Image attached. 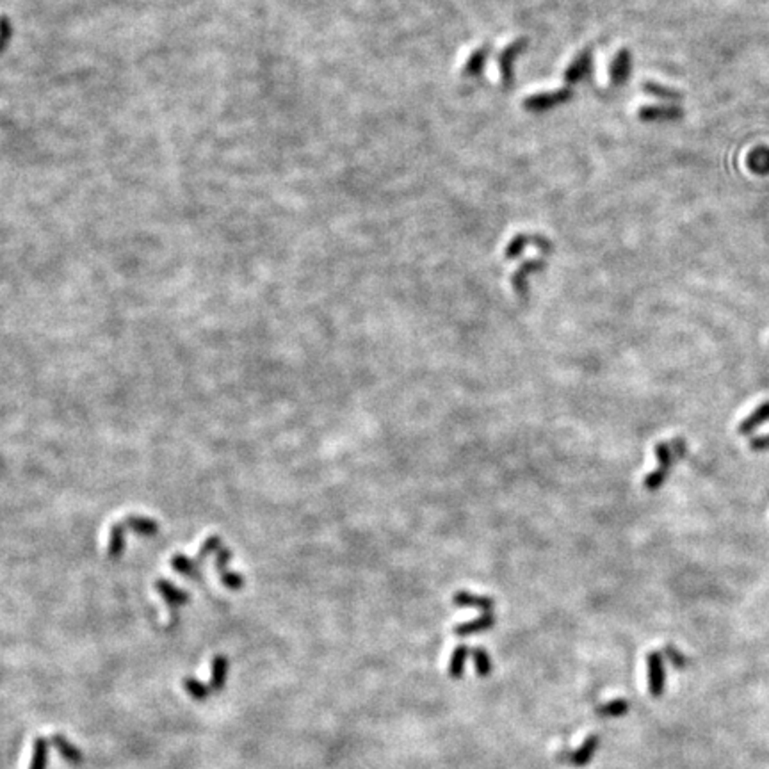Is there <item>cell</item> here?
<instances>
[{
  "label": "cell",
  "instance_id": "cell-17",
  "mask_svg": "<svg viewBox=\"0 0 769 769\" xmlns=\"http://www.w3.org/2000/svg\"><path fill=\"white\" fill-rule=\"evenodd\" d=\"M469 653H470V649L466 645H459L455 649V652H452V657H451V665H449V675H451L452 679H462L463 670H465V660L466 657H469Z\"/></svg>",
  "mask_w": 769,
  "mask_h": 769
},
{
  "label": "cell",
  "instance_id": "cell-9",
  "mask_svg": "<svg viewBox=\"0 0 769 769\" xmlns=\"http://www.w3.org/2000/svg\"><path fill=\"white\" fill-rule=\"evenodd\" d=\"M768 420H769V401H765V403H762L754 413H750V415L746 417V419L739 424L737 433L739 435H750V433H754L761 424L768 422Z\"/></svg>",
  "mask_w": 769,
  "mask_h": 769
},
{
  "label": "cell",
  "instance_id": "cell-4",
  "mask_svg": "<svg viewBox=\"0 0 769 769\" xmlns=\"http://www.w3.org/2000/svg\"><path fill=\"white\" fill-rule=\"evenodd\" d=\"M641 121H677L682 118V109L677 105H646L637 111Z\"/></svg>",
  "mask_w": 769,
  "mask_h": 769
},
{
  "label": "cell",
  "instance_id": "cell-24",
  "mask_svg": "<svg viewBox=\"0 0 769 769\" xmlns=\"http://www.w3.org/2000/svg\"><path fill=\"white\" fill-rule=\"evenodd\" d=\"M529 241H531V235H524V233H522V235H517V237L509 242L508 248H506V256H508V258H515V256H518L525 246L531 244Z\"/></svg>",
  "mask_w": 769,
  "mask_h": 769
},
{
  "label": "cell",
  "instance_id": "cell-18",
  "mask_svg": "<svg viewBox=\"0 0 769 769\" xmlns=\"http://www.w3.org/2000/svg\"><path fill=\"white\" fill-rule=\"evenodd\" d=\"M643 91L652 95V97L660 98V100H665V102H679L680 98H682V95H680L679 91L672 90V88H666V85L663 84H653V82H646V84L643 85Z\"/></svg>",
  "mask_w": 769,
  "mask_h": 769
},
{
  "label": "cell",
  "instance_id": "cell-12",
  "mask_svg": "<svg viewBox=\"0 0 769 769\" xmlns=\"http://www.w3.org/2000/svg\"><path fill=\"white\" fill-rule=\"evenodd\" d=\"M598 746H600V737H598V735H590V737L581 744L579 750L570 754V762L574 765H586L588 762L593 758Z\"/></svg>",
  "mask_w": 769,
  "mask_h": 769
},
{
  "label": "cell",
  "instance_id": "cell-23",
  "mask_svg": "<svg viewBox=\"0 0 769 769\" xmlns=\"http://www.w3.org/2000/svg\"><path fill=\"white\" fill-rule=\"evenodd\" d=\"M668 474H670V472H666V470H663V469H659V466H657V470H653L652 474H649L645 478V488L650 490V492H656V490H659L660 486L665 485Z\"/></svg>",
  "mask_w": 769,
  "mask_h": 769
},
{
  "label": "cell",
  "instance_id": "cell-13",
  "mask_svg": "<svg viewBox=\"0 0 769 769\" xmlns=\"http://www.w3.org/2000/svg\"><path fill=\"white\" fill-rule=\"evenodd\" d=\"M52 742H54V746L57 748L61 757L67 762H70V764H82V762H84L82 751L78 750L77 746L71 744L64 735H54V737H52Z\"/></svg>",
  "mask_w": 769,
  "mask_h": 769
},
{
  "label": "cell",
  "instance_id": "cell-11",
  "mask_svg": "<svg viewBox=\"0 0 769 769\" xmlns=\"http://www.w3.org/2000/svg\"><path fill=\"white\" fill-rule=\"evenodd\" d=\"M746 164L750 167V171L757 173V175H768L769 173V148L768 146H758L754 148L748 157H746Z\"/></svg>",
  "mask_w": 769,
  "mask_h": 769
},
{
  "label": "cell",
  "instance_id": "cell-21",
  "mask_svg": "<svg viewBox=\"0 0 769 769\" xmlns=\"http://www.w3.org/2000/svg\"><path fill=\"white\" fill-rule=\"evenodd\" d=\"M183 689L193 696V700H198V702H203V700H207V696L210 695L209 686H205V684L198 682V680L195 679L183 680Z\"/></svg>",
  "mask_w": 769,
  "mask_h": 769
},
{
  "label": "cell",
  "instance_id": "cell-1",
  "mask_svg": "<svg viewBox=\"0 0 769 769\" xmlns=\"http://www.w3.org/2000/svg\"><path fill=\"white\" fill-rule=\"evenodd\" d=\"M571 95H574V91H571L570 88L550 91V93L534 95V97L525 98L524 107L527 111H531V113H543V111L554 109V107H557V105L568 102L571 98Z\"/></svg>",
  "mask_w": 769,
  "mask_h": 769
},
{
  "label": "cell",
  "instance_id": "cell-3",
  "mask_svg": "<svg viewBox=\"0 0 769 769\" xmlns=\"http://www.w3.org/2000/svg\"><path fill=\"white\" fill-rule=\"evenodd\" d=\"M525 48H527V41H525V39H518V41L511 43L509 47H506L504 50H502L501 57H499V68H501L502 84H504L506 88H508V85L513 82V78H515V75H513V64H515L517 57L525 50Z\"/></svg>",
  "mask_w": 769,
  "mask_h": 769
},
{
  "label": "cell",
  "instance_id": "cell-8",
  "mask_svg": "<svg viewBox=\"0 0 769 769\" xmlns=\"http://www.w3.org/2000/svg\"><path fill=\"white\" fill-rule=\"evenodd\" d=\"M455 606L459 607H478L483 613H492L495 607V602L490 597H479V595L466 593V591H459L452 598Z\"/></svg>",
  "mask_w": 769,
  "mask_h": 769
},
{
  "label": "cell",
  "instance_id": "cell-25",
  "mask_svg": "<svg viewBox=\"0 0 769 769\" xmlns=\"http://www.w3.org/2000/svg\"><path fill=\"white\" fill-rule=\"evenodd\" d=\"M665 653H666V657H668V659H670V663H672V665L675 666V668L682 670V668H686V666H689V659H688V657L684 656L682 652H679V650H677L675 646L668 645V646H666V649H665Z\"/></svg>",
  "mask_w": 769,
  "mask_h": 769
},
{
  "label": "cell",
  "instance_id": "cell-16",
  "mask_svg": "<svg viewBox=\"0 0 769 769\" xmlns=\"http://www.w3.org/2000/svg\"><path fill=\"white\" fill-rule=\"evenodd\" d=\"M48 762V739L38 737L32 748V761L29 769H47Z\"/></svg>",
  "mask_w": 769,
  "mask_h": 769
},
{
  "label": "cell",
  "instance_id": "cell-7",
  "mask_svg": "<svg viewBox=\"0 0 769 769\" xmlns=\"http://www.w3.org/2000/svg\"><path fill=\"white\" fill-rule=\"evenodd\" d=\"M591 61H593V57H591V50L581 52L579 57L571 62L570 67H568L567 74H564V81H567V84L574 85L577 84V82L583 81L584 77H588L591 71Z\"/></svg>",
  "mask_w": 769,
  "mask_h": 769
},
{
  "label": "cell",
  "instance_id": "cell-14",
  "mask_svg": "<svg viewBox=\"0 0 769 769\" xmlns=\"http://www.w3.org/2000/svg\"><path fill=\"white\" fill-rule=\"evenodd\" d=\"M226 673H228V660L221 656L216 657V659L212 660V677H210V682H209L210 693L219 691V689L225 686Z\"/></svg>",
  "mask_w": 769,
  "mask_h": 769
},
{
  "label": "cell",
  "instance_id": "cell-2",
  "mask_svg": "<svg viewBox=\"0 0 769 769\" xmlns=\"http://www.w3.org/2000/svg\"><path fill=\"white\" fill-rule=\"evenodd\" d=\"M646 666H649V691L652 696H660L665 693V665H663V653L650 652L646 657Z\"/></svg>",
  "mask_w": 769,
  "mask_h": 769
},
{
  "label": "cell",
  "instance_id": "cell-26",
  "mask_svg": "<svg viewBox=\"0 0 769 769\" xmlns=\"http://www.w3.org/2000/svg\"><path fill=\"white\" fill-rule=\"evenodd\" d=\"M751 451H769V435L755 436L750 440Z\"/></svg>",
  "mask_w": 769,
  "mask_h": 769
},
{
  "label": "cell",
  "instance_id": "cell-5",
  "mask_svg": "<svg viewBox=\"0 0 769 769\" xmlns=\"http://www.w3.org/2000/svg\"><path fill=\"white\" fill-rule=\"evenodd\" d=\"M630 70H632V55H630V52L627 50V48H622V50L616 54V57L613 59V62H611V68H609L611 82H613L616 88L623 85L627 81H629Z\"/></svg>",
  "mask_w": 769,
  "mask_h": 769
},
{
  "label": "cell",
  "instance_id": "cell-19",
  "mask_svg": "<svg viewBox=\"0 0 769 769\" xmlns=\"http://www.w3.org/2000/svg\"><path fill=\"white\" fill-rule=\"evenodd\" d=\"M630 709V703L623 698H618L614 702L606 703V705H600L597 709V714L604 716V718H620V716H625Z\"/></svg>",
  "mask_w": 769,
  "mask_h": 769
},
{
  "label": "cell",
  "instance_id": "cell-22",
  "mask_svg": "<svg viewBox=\"0 0 769 769\" xmlns=\"http://www.w3.org/2000/svg\"><path fill=\"white\" fill-rule=\"evenodd\" d=\"M470 653H472V659H474L476 670H478L479 675L488 677L490 672H492V663H490V657L488 653H486V650L472 649L470 650Z\"/></svg>",
  "mask_w": 769,
  "mask_h": 769
},
{
  "label": "cell",
  "instance_id": "cell-15",
  "mask_svg": "<svg viewBox=\"0 0 769 769\" xmlns=\"http://www.w3.org/2000/svg\"><path fill=\"white\" fill-rule=\"evenodd\" d=\"M488 54H490V48L481 47L478 48L474 54L470 55V59L465 64V77H479V75L483 74V70H485Z\"/></svg>",
  "mask_w": 769,
  "mask_h": 769
},
{
  "label": "cell",
  "instance_id": "cell-20",
  "mask_svg": "<svg viewBox=\"0 0 769 769\" xmlns=\"http://www.w3.org/2000/svg\"><path fill=\"white\" fill-rule=\"evenodd\" d=\"M656 456L657 459H659V469L666 470V472H670L673 466V462H675V452H673L672 445L670 443H665V442H660L656 445Z\"/></svg>",
  "mask_w": 769,
  "mask_h": 769
},
{
  "label": "cell",
  "instance_id": "cell-6",
  "mask_svg": "<svg viewBox=\"0 0 769 769\" xmlns=\"http://www.w3.org/2000/svg\"><path fill=\"white\" fill-rule=\"evenodd\" d=\"M543 268H545V262L540 261V258H536V261H527L517 272H515V275L511 276L513 289H515V292H517L520 298H525V294H527L529 276H531L532 272H538Z\"/></svg>",
  "mask_w": 769,
  "mask_h": 769
},
{
  "label": "cell",
  "instance_id": "cell-10",
  "mask_svg": "<svg viewBox=\"0 0 769 769\" xmlns=\"http://www.w3.org/2000/svg\"><path fill=\"white\" fill-rule=\"evenodd\" d=\"M495 625V616L494 613H483L481 616L472 620V622L462 623L455 629V634L458 636H470V634L483 632V630H490Z\"/></svg>",
  "mask_w": 769,
  "mask_h": 769
}]
</instances>
